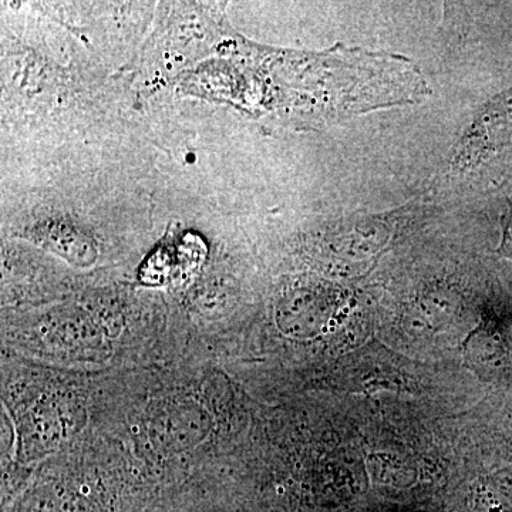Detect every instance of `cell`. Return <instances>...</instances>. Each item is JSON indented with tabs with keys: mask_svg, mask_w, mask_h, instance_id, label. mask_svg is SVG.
Here are the masks:
<instances>
[{
	"mask_svg": "<svg viewBox=\"0 0 512 512\" xmlns=\"http://www.w3.org/2000/svg\"><path fill=\"white\" fill-rule=\"evenodd\" d=\"M511 131L512 90H507L488 101L458 138L451 167L460 173L474 170L507 144Z\"/></svg>",
	"mask_w": 512,
	"mask_h": 512,
	"instance_id": "6da1fadb",
	"label": "cell"
},
{
	"mask_svg": "<svg viewBox=\"0 0 512 512\" xmlns=\"http://www.w3.org/2000/svg\"><path fill=\"white\" fill-rule=\"evenodd\" d=\"M508 204H510V210L507 211L503 220L504 237L501 247L498 249V254L512 259V204L511 202H508Z\"/></svg>",
	"mask_w": 512,
	"mask_h": 512,
	"instance_id": "7a4b0ae2",
	"label": "cell"
}]
</instances>
